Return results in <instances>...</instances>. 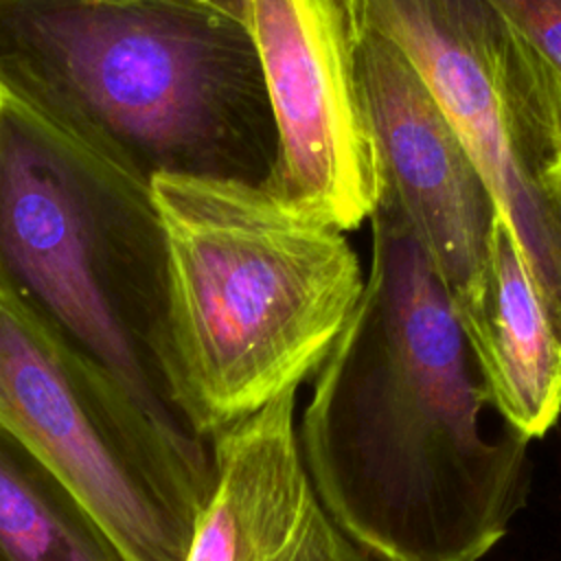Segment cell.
Here are the masks:
<instances>
[{"label":"cell","mask_w":561,"mask_h":561,"mask_svg":"<svg viewBox=\"0 0 561 561\" xmlns=\"http://www.w3.org/2000/svg\"><path fill=\"white\" fill-rule=\"evenodd\" d=\"M353 55L381 191L399 204L462 313L486 278L497 202L410 57L355 15Z\"/></svg>","instance_id":"cell-8"},{"label":"cell","mask_w":561,"mask_h":561,"mask_svg":"<svg viewBox=\"0 0 561 561\" xmlns=\"http://www.w3.org/2000/svg\"><path fill=\"white\" fill-rule=\"evenodd\" d=\"M359 300L300 425L311 482L377 561H480L528 486V438L482 432L489 392L454 298L379 191Z\"/></svg>","instance_id":"cell-1"},{"label":"cell","mask_w":561,"mask_h":561,"mask_svg":"<svg viewBox=\"0 0 561 561\" xmlns=\"http://www.w3.org/2000/svg\"><path fill=\"white\" fill-rule=\"evenodd\" d=\"M0 561H125L68 484L2 425Z\"/></svg>","instance_id":"cell-11"},{"label":"cell","mask_w":561,"mask_h":561,"mask_svg":"<svg viewBox=\"0 0 561 561\" xmlns=\"http://www.w3.org/2000/svg\"><path fill=\"white\" fill-rule=\"evenodd\" d=\"M561 96V0H486Z\"/></svg>","instance_id":"cell-12"},{"label":"cell","mask_w":561,"mask_h":561,"mask_svg":"<svg viewBox=\"0 0 561 561\" xmlns=\"http://www.w3.org/2000/svg\"><path fill=\"white\" fill-rule=\"evenodd\" d=\"M294 408L287 390L213 436V486L184 561H370L322 504Z\"/></svg>","instance_id":"cell-9"},{"label":"cell","mask_w":561,"mask_h":561,"mask_svg":"<svg viewBox=\"0 0 561 561\" xmlns=\"http://www.w3.org/2000/svg\"><path fill=\"white\" fill-rule=\"evenodd\" d=\"M0 425L68 484L125 561H184L213 458L2 296Z\"/></svg>","instance_id":"cell-5"},{"label":"cell","mask_w":561,"mask_h":561,"mask_svg":"<svg viewBox=\"0 0 561 561\" xmlns=\"http://www.w3.org/2000/svg\"><path fill=\"white\" fill-rule=\"evenodd\" d=\"M278 129L272 188L340 232L370 219L379 164L364 114L348 0H245Z\"/></svg>","instance_id":"cell-7"},{"label":"cell","mask_w":561,"mask_h":561,"mask_svg":"<svg viewBox=\"0 0 561 561\" xmlns=\"http://www.w3.org/2000/svg\"><path fill=\"white\" fill-rule=\"evenodd\" d=\"M210 4H217L230 13H237L241 18H245V0H206Z\"/></svg>","instance_id":"cell-13"},{"label":"cell","mask_w":561,"mask_h":561,"mask_svg":"<svg viewBox=\"0 0 561 561\" xmlns=\"http://www.w3.org/2000/svg\"><path fill=\"white\" fill-rule=\"evenodd\" d=\"M0 296L213 458L180 405L171 250L151 188L4 94Z\"/></svg>","instance_id":"cell-3"},{"label":"cell","mask_w":561,"mask_h":561,"mask_svg":"<svg viewBox=\"0 0 561 561\" xmlns=\"http://www.w3.org/2000/svg\"><path fill=\"white\" fill-rule=\"evenodd\" d=\"M0 94L149 188L278 171L248 20L206 0H0Z\"/></svg>","instance_id":"cell-2"},{"label":"cell","mask_w":561,"mask_h":561,"mask_svg":"<svg viewBox=\"0 0 561 561\" xmlns=\"http://www.w3.org/2000/svg\"><path fill=\"white\" fill-rule=\"evenodd\" d=\"M416 66L561 327V96L486 0H348Z\"/></svg>","instance_id":"cell-6"},{"label":"cell","mask_w":561,"mask_h":561,"mask_svg":"<svg viewBox=\"0 0 561 561\" xmlns=\"http://www.w3.org/2000/svg\"><path fill=\"white\" fill-rule=\"evenodd\" d=\"M151 193L171 250L180 405L210 445L318 375L364 276L344 232L267 186L162 175Z\"/></svg>","instance_id":"cell-4"},{"label":"cell","mask_w":561,"mask_h":561,"mask_svg":"<svg viewBox=\"0 0 561 561\" xmlns=\"http://www.w3.org/2000/svg\"><path fill=\"white\" fill-rule=\"evenodd\" d=\"M491 405L522 436H543L561 416V327L504 219L486 278L458 313Z\"/></svg>","instance_id":"cell-10"}]
</instances>
